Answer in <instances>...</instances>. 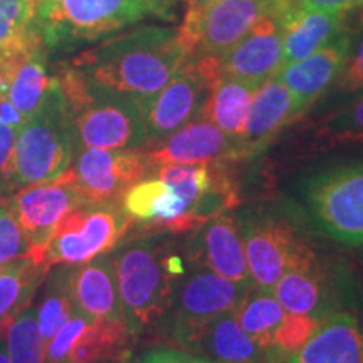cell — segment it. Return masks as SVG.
I'll return each mask as SVG.
<instances>
[{"label":"cell","mask_w":363,"mask_h":363,"mask_svg":"<svg viewBox=\"0 0 363 363\" xmlns=\"http://www.w3.org/2000/svg\"><path fill=\"white\" fill-rule=\"evenodd\" d=\"M190 57L179 30L140 26L99 40L67 65L94 84L142 104L169 83Z\"/></svg>","instance_id":"obj_1"},{"label":"cell","mask_w":363,"mask_h":363,"mask_svg":"<svg viewBox=\"0 0 363 363\" xmlns=\"http://www.w3.org/2000/svg\"><path fill=\"white\" fill-rule=\"evenodd\" d=\"M175 17L177 0H43L34 22L49 52H69L138 22Z\"/></svg>","instance_id":"obj_2"},{"label":"cell","mask_w":363,"mask_h":363,"mask_svg":"<svg viewBox=\"0 0 363 363\" xmlns=\"http://www.w3.org/2000/svg\"><path fill=\"white\" fill-rule=\"evenodd\" d=\"M54 78L66 101L78 150L147 148V126L136 99L94 84L67 62Z\"/></svg>","instance_id":"obj_3"},{"label":"cell","mask_w":363,"mask_h":363,"mask_svg":"<svg viewBox=\"0 0 363 363\" xmlns=\"http://www.w3.org/2000/svg\"><path fill=\"white\" fill-rule=\"evenodd\" d=\"M111 259L125 320L136 337L167 315L177 281L187 271L179 254L157 235L118 244Z\"/></svg>","instance_id":"obj_4"},{"label":"cell","mask_w":363,"mask_h":363,"mask_svg":"<svg viewBox=\"0 0 363 363\" xmlns=\"http://www.w3.org/2000/svg\"><path fill=\"white\" fill-rule=\"evenodd\" d=\"M360 291V279L352 262L315 247L308 238L272 288L286 311L313 315L321 321L338 313L355 311Z\"/></svg>","instance_id":"obj_5"},{"label":"cell","mask_w":363,"mask_h":363,"mask_svg":"<svg viewBox=\"0 0 363 363\" xmlns=\"http://www.w3.org/2000/svg\"><path fill=\"white\" fill-rule=\"evenodd\" d=\"M301 214L316 234L363 246V158L326 167L305 180Z\"/></svg>","instance_id":"obj_6"},{"label":"cell","mask_w":363,"mask_h":363,"mask_svg":"<svg viewBox=\"0 0 363 363\" xmlns=\"http://www.w3.org/2000/svg\"><path fill=\"white\" fill-rule=\"evenodd\" d=\"M78 145L57 81L40 106L22 125L16 142V190L61 177L74 160Z\"/></svg>","instance_id":"obj_7"},{"label":"cell","mask_w":363,"mask_h":363,"mask_svg":"<svg viewBox=\"0 0 363 363\" xmlns=\"http://www.w3.org/2000/svg\"><path fill=\"white\" fill-rule=\"evenodd\" d=\"M197 267L177 281L165 315L172 340L187 352L194 350L212 321L234 311L252 289L202 266Z\"/></svg>","instance_id":"obj_8"},{"label":"cell","mask_w":363,"mask_h":363,"mask_svg":"<svg viewBox=\"0 0 363 363\" xmlns=\"http://www.w3.org/2000/svg\"><path fill=\"white\" fill-rule=\"evenodd\" d=\"M299 11L298 0H216L201 13L184 17L179 27L190 56L222 57L264 16L281 22Z\"/></svg>","instance_id":"obj_9"},{"label":"cell","mask_w":363,"mask_h":363,"mask_svg":"<svg viewBox=\"0 0 363 363\" xmlns=\"http://www.w3.org/2000/svg\"><path fill=\"white\" fill-rule=\"evenodd\" d=\"M131 219L120 202H84L59 222L44 249V264L76 266L113 251Z\"/></svg>","instance_id":"obj_10"},{"label":"cell","mask_w":363,"mask_h":363,"mask_svg":"<svg viewBox=\"0 0 363 363\" xmlns=\"http://www.w3.org/2000/svg\"><path fill=\"white\" fill-rule=\"evenodd\" d=\"M220 76V57L192 56L158 93L140 104L147 126L148 145L160 142L201 116Z\"/></svg>","instance_id":"obj_11"},{"label":"cell","mask_w":363,"mask_h":363,"mask_svg":"<svg viewBox=\"0 0 363 363\" xmlns=\"http://www.w3.org/2000/svg\"><path fill=\"white\" fill-rule=\"evenodd\" d=\"M238 220L254 288L272 291L306 235L296 220L272 207L251 208Z\"/></svg>","instance_id":"obj_12"},{"label":"cell","mask_w":363,"mask_h":363,"mask_svg":"<svg viewBox=\"0 0 363 363\" xmlns=\"http://www.w3.org/2000/svg\"><path fill=\"white\" fill-rule=\"evenodd\" d=\"M48 48L33 21L16 38L0 48V94L27 121L54 84L48 71Z\"/></svg>","instance_id":"obj_13"},{"label":"cell","mask_w":363,"mask_h":363,"mask_svg":"<svg viewBox=\"0 0 363 363\" xmlns=\"http://www.w3.org/2000/svg\"><path fill=\"white\" fill-rule=\"evenodd\" d=\"M150 172L152 165L142 150L79 148L62 177L86 202H120L121 195Z\"/></svg>","instance_id":"obj_14"},{"label":"cell","mask_w":363,"mask_h":363,"mask_svg":"<svg viewBox=\"0 0 363 363\" xmlns=\"http://www.w3.org/2000/svg\"><path fill=\"white\" fill-rule=\"evenodd\" d=\"M13 217L30 247V257L44 264V249L56 227L72 208L86 201L65 177L33 184L13 192L7 199Z\"/></svg>","instance_id":"obj_15"},{"label":"cell","mask_w":363,"mask_h":363,"mask_svg":"<svg viewBox=\"0 0 363 363\" xmlns=\"http://www.w3.org/2000/svg\"><path fill=\"white\" fill-rule=\"evenodd\" d=\"M152 170L163 165H211L242 160L238 140L203 116H197L174 133L147 147Z\"/></svg>","instance_id":"obj_16"},{"label":"cell","mask_w":363,"mask_h":363,"mask_svg":"<svg viewBox=\"0 0 363 363\" xmlns=\"http://www.w3.org/2000/svg\"><path fill=\"white\" fill-rule=\"evenodd\" d=\"M220 61L222 72L233 78L256 84L276 78L284 67L283 22L276 16L261 17Z\"/></svg>","instance_id":"obj_17"},{"label":"cell","mask_w":363,"mask_h":363,"mask_svg":"<svg viewBox=\"0 0 363 363\" xmlns=\"http://www.w3.org/2000/svg\"><path fill=\"white\" fill-rule=\"evenodd\" d=\"M190 256L195 266H202L234 283L254 288L238 217L220 214L194 230Z\"/></svg>","instance_id":"obj_18"},{"label":"cell","mask_w":363,"mask_h":363,"mask_svg":"<svg viewBox=\"0 0 363 363\" xmlns=\"http://www.w3.org/2000/svg\"><path fill=\"white\" fill-rule=\"evenodd\" d=\"M305 115L296 98L278 78L262 83L254 94L246 126L239 138L242 160L256 157L286 126Z\"/></svg>","instance_id":"obj_19"},{"label":"cell","mask_w":363,"mask_h":363,"mask_svg":"<svg viewBox=\"0 0 363 363\" xmlns=\"http://www.w3.org/2000/svg\"><path fill=\"white\" fill-rule=\"evenodd\" d=\"M352 34L347 29L340 30L333 39L321 45L305 59L284 66L278 78L293 93L303 111H308L313 103L325 94L331 84L337 83L345 59L350 51Z\"/></svg>","instance_id":"obj_20"},{"label":"cell","mask_w":363,"mask_h":363,"mask_svg":"<svg viewBox=\"0 0 363 363\" xmlns=\"http://www.w3.org/2000/svg\"><path fill=\"white\" fill-rule=\"evenodd\" d=\"M69 291L74 311L89 321L104 318L125 320L111 254L71 266Z\"/></svg>","instance_id":"obj_21"},{"label":"cell","mask_w":363,"mask_h":363,"mask_svg":"<svg viewBox=\"0 0 363 363\" xmlns=\"http://www.w3.org/2000/svg\"><path fill=\"white\" fill-rule=\"evenodd\" d=\"M286 363H363V333L355 315L338 313L326 318Z\"/></svg>","instance_id":"obj_22"},{"label":"cell","mask_w":363,"mask_h":363,"mask_svg":"<svg viewBox=\"0 0 363 363\" xmlns=\"http://www.w3.org/2000/svg\"><path fill=\"white\" fill-rule=\"evenodd\" d=\"M190 353L216 363H269L264 348L240 328L234 311L212 321Z\"/></svg>","instance_id":"obj_23"},{"label":"cell","mask_w":363,"mask_h":363,"mask_svg":"<svg viewBox=\"0 0 363 363\" xmlns=\"http://www.w3.org/2000/svg\"><path fill=\"white\" fill-rule=\"evenodd\" d=\"M345 13L303 11L299 9L283 24L284 66L310 56L330 39H333L343 26Z\"/></svg>","instance_id":"obj_24"},{"label":"cell","mask_w":363,"mask_h":363,"mask_svg":"<svg viewBox=\"0 0 363 363\" xmlns=\"http://www.w3.org/2000/svg\"><path fill=\"white\" fill-rule=\"evenodd\" d=\"M259 86L261 84L233 78V76L222 72L211 91V96H208L201 116L207 118L211 123H214L230 138L238 140L239 143L244 126H246L252 98Z\"/></svg>","instance_id":"obj_25"},{"label":"cell","mask_w":363,"mask_h":363,"mask_svg":"<svg viewBox=\"0 0 363 363\" xmlns=\"http://www.w3.org/2000/svg\"><path fill=\"white\" fill-rule=\"evenodd\" d=\"M135 338L125 320L91 321L65 363H116L125 360Z\"/></svg>","instance_id":"obj_26"},{"label":"cell","mask_w":363,"mask_h":363,"mask_svg":"<svg viewBox=\"0 0 363 363\" xmlns=\"http://www.w3.org/2000/svg\"><path fill=\"white\" fill-rule=\"evenodd\" d=\"M48 272V266L30 257L0 267V325L33 303Z\"/></svg>","instance_id":"obj_27"},{"label":"cell","mask_w":363,"mask_h":363,"mask_svg":"<svg viewBox=\"0 0 363 363\" xmlns=\"http://www.w3.org/2000/svg\"><path fill=\"white\" fill-rule=\"evenodd\" d=\"M69 267L66 264L54 266L45 276L43 298L35 308L39 333L45 343L76 313L69 291Z\"/></svg>","instance_id":"obj_28"},{"label":"cell","mask_w":363,"mask_h":363,"mask_svg":"<svg viewBox=\"0 0 363 363\" xmlns=\"http://www.w3.org/2000/svg\"><path fill=\"white\" fill-rule=\"evenodd\" d=\"M286 315V310L269 289L252 288L234 310V316L246 333L267 348L272 333Z\"/></svg>","instance_id":"obj_29"},{"label":"cell","mask_w":363,"mask_h":363,"mask_svg":"<svg viewBox=\"0 0 363 363\" xmlns=\"http://www.w3.org/2000/svg\"><path fill=\"white\" fill-rule=\"evenodd\" d=\"M0 337L12 363H45V342L39 333L33 303L0 325Z\"/></svg>","instance_id":"obj_30"},{"label":"cell","mask_w":363,"mask_h":363,"mask_svg":"<svg viewBox=\"0 0 363 363\" xmlns=\"http://www.w3.org/2000/svg\"><path fill=\"white\" fill-rule=\"evenodd\" d=\"M315 138L326 150L363 147V93L321 120Z\"/></svg>","instance_id":"obj_31"},{"label":"cell","mask_w":363,"mask_h":363,"mask_svg":"<svg viewBox=\"0 0 363 363\" xmlns=\"http://www.w3.org/2000/svg\"><path fill=\"white\" fill-rule=\"evenodd\" d=\"M321 325L320 318L301 313H288L278 328L272 333L271 342L266 348V357L269 363H286L305 347L308 340Z\"/></svg>","instance_id":"obj_32"},{"label":"cell","mask_w":363,"mask_h":363,"mask_svg":"<svg viewBox=\"0 0 363 363\" xmlns=\"http://www.w3.org/2000/svg\"><path fill=\"white\" fill-rule=\"evenodd\" d=\"M24 257H30L29 242L13 217L9 201L0 197V267Z\"/></svg>","instance_id":"obj_33"},{"label":"cell","mask_w":363,"mask_h":363,"mask_svg":"<svg viewBox=\"0 0 363 363\" xmlns=\"http://www.w3.org/2000/svg\"><path fill=\"white\" fill-rule=\"evenodd\" d=\"M91 321L88 318L74 313L65 325L56 331V335L45 343V363H65L72 347L78 342Z\"/></svg>","instance_id":"obj_34"},{"label":"cell","mask_w":363,"mask_h":363,"mask_svg":"<svg viewBox=\"0 0 363 363\" xmlns=\"http://www.w3.org/2000/svg\"><path fill=\"white\" fill-rule=\"evenodd\" d=\"M19 130L0 123V194L16 192V142Z\"/></svg>","instance_id":"obj_35"},{"label":"cell","mask_w":363,"mask_h":363,"mask_svg":"<svg viewBox=\"0 0 363 363\" xmlns=\"http://www.w3.org/2000/svg\"><path fill=\"white\" fill-rule=\"evenodd\" d=\"M335 84L342 93L355 94L363 91V33L358 38L352 35L350 51Z\"/></svg>","instance_id":"obj_36"},{"label":"cell","mask_w":363,"mask_h":363,"mask_svg":"<svg viewBox=\"0 0 363 363\" xmlns=\"http://www.w3.org/2000/svg\"><path fill=\"white\" fill-rule=\"evenodd\" d=\"M33 21L26 0H0V48Z\"/></svg>","instance_id":"obj_37"},{"label":"cell","mask_w":363,"mask_h":363,"mask_svg":"<svg viewBox=\"0 0 363 363\" xmlns=\"http://www.w3.org/2000/svg\"><path fill=\"white\" fill-rule=\"evenodd\" d=\"M136 363H216L208 358L195 355L187 350H179V348H152L140 355Z\"/></svg>","instance_id":"obj_38"},{"label":"cell","mask_w":363,"mask_h":363,"mask_svg":"<svg viewBox=\"0 0 363 363\" xmlns=\"http://www.w3.org/2000/svg\"><path fill=\"white\" fill-rule=\"evenodd\" d=\"M303 11H321L345 13L355 7V0H298Z\"/></svg>","instance_id":"obj_39"},{"label":"cell","mask_w":363,"mask_h":363,"mask_svg":"<svg viewBox=\"0 0 363 363\" xmlns=\"http://www.w3.org/2000/svg\"><path fill=\"white\" fill-rule=\"evenodd\" d=\"M216 0H185V6H187V11H185V17H194L197 13H201L203 9H207L211 4H214Z\"/></svg>","instance_id":"obj_40"},{"label":"cell","mask_w":363,"mask_h":363,"mask_svg":"<svg viewBox=\"0 0 363 363\" xmlns=\"http://www.w3.org/2000/svg\"><path fill=\"white\" fill-rule=\"evenodd\" d=\"M353 315L357 318V323L360 326L362 333H363V288L360 294H358V301H357V306H355V311H353Z\"/></svg>","instance_id":"obj_41"},{"label":"cell","mask_w":363,"mask_h":363,"mask_svg":"<svg viewBox=\"0 0 363 363\" xmlns=\"http://www.w3.org/2000/svg\"><path fill=\"white\" fill-rule=\"evenodd\" d=\"M0 363H12L11 358H9L6 343H4L2 337H0Z\"/></svg>","instance_id":"obj_42"},{"label":"cell","mask_w":363,"mask_h":363,"mask_svg":"<svg viewBox=\"0 0 363 363\" xmlns=\"http://www.w3.org/2000/svg\"><path fill=\"white\" fill-rule=\"evenodd\" d=\"M27 2V7H29V12H30V17H35V12H38V9H39V6H40V2H43V0H26Z\"/></svg>","instance_id":"obj_43"},{"label":"cell","mask_w":363,"mask_h":363,"mask_svg":"<svg viewBox=\"0 0 363 363\" xmlns=\"http://www.w3.org/2000/svg\"><path fill=\"white\" fill-rule=\"evenodd\" d=\"M358 264H360L362 271H363V246L360 247V252H358Z\"/></svg>","instance_id":"obj_44"},{"label":"cell","mask_w":363,"mask_h":363,"mask_svg":"<svg viewBox=\"0 0 363 363\" xmlns=\"http://www.w3.org/2000/svg\"><path fill=\"white\" fill-rule=\"evenodd\" d=\"M355 7H363V0H355Z\"/></svg>","instance_id":"obj_45"},{"label":"cell","mask_w":363,"mask_h":363,"mask_svg":"<svg viewBox=\"0 0 363 363\" xmlns=\"http://www.w3.org/2000/svg\"><path fill=\"white\" fill-rule=\"evenodd\" d=\"M116 363H131V362L128 360V357H126V358H125V360H121V362H116Z\"/></svg>","instance_id":"obj_46"},{"label":"cell","mask_w":363,"mask_h":363,"mask_svg":"<svg viewBox=\"0 0 363 363\" xmlns=\"http://www.w3.org/2000/svg\"><path fill=\"white\" fill-rule=\"evenodd\" d=\"M358 17H360V22H362V26H363V9H362V12H360V16H358Z\"/></svg>","instance_id":"obj_47"}]
</instances>
